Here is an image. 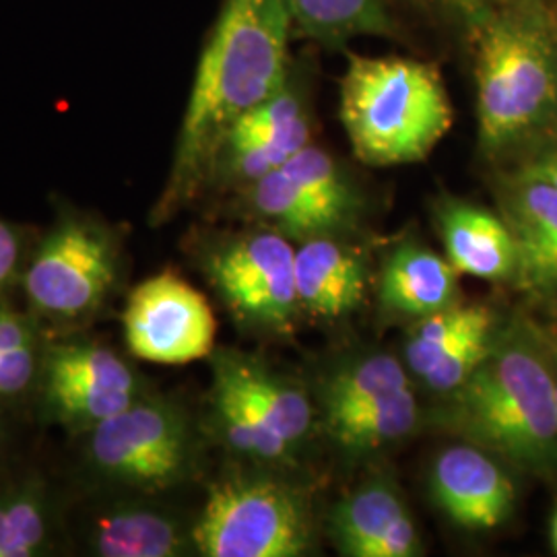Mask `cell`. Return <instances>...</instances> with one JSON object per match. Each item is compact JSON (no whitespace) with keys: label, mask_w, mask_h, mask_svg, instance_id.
Instances as JSON below:
<instances>
[{"label":"cell","mask_w":557,"mask_h":557,"mask_svg":"<svg viewBox=\"0 0 557 557\" xmlns=\"http://www.w3.org/2000/svg\"><path fill=\"white\" fill-rule=\"evenodd\" d=\"M294 36L289 0H223L197 64L172 168L151 223H168L205 193L221 140L292 77Z\"/></svg>","instance_id":"6da1fadb"},{"label":"cell","mask_w":557,"mask_h":557,"mask_svg":"<svg viewBox=\"0 0 557 557\" xmlns=\"http://www.w3.org/2000/svg\"><path fill=\"white\" fill-rule=\"evenodd\" d=\"M475 83L479 151L502 160L557 135V13L518 0L465 21Z\"/></svg>","instance_id":"7a4b0ae2"},{"label":"cell","mask_w":557,"mask_h":557,"mask_svg":"<svg viewBox=\"0 0 557 557\" xmlns=\"http://www.w3.org/2000/svg\"><path fill=\"white\" fill-rule=\"evenodd\" d=\"M446 397L442 419L467 442L522 473L557 478V370L533 322L498 324L487 356Z\"/></svg>","instance_id":"3957f363"},{"label":"cell","mask_w":557,"mask_h":557,"mask_svg":"<svg viewBox=\"0 0 557 557\" xmlns=\"http://www.w3.org/2000/svg\"><path fill=\"white\" fill-rule=\"evenodd\" d=\"M338 116L354 156L372 168L423 161L453 128V103L436 64L349 54Z\"/></svg>","instance_id":"277c9868"},{"label":"cell","mask_w":557,"mask_h":557,"mask_svg":"<svg viewBox=\"0 0 557 557\" xmlns=\"http://www.w3.org/2000/svg\"><path fill=\"white\" fill-rule=\"evenodd\" d=\"M122 271L124 244L114 225L60 202L50 230L25 260L20 283L38 322L81 329L100 317Z\"/></svg>","instance_id":"5b68a950"},{"label":"cell","mask_w":557,"mask_h":557,"mask_svg":"<svg viewBox=\"0 0 557 557\" xmlns=\"http://www.w3.org/2000/svg\"><path fill=\"white\" fill-rule=\"evenodd\" d=\"M193 545L202 557L306 556L314 545L310 496L273 473H225L207 492Z\"/></svg>","instance_id":"8992f818"},{"label":"cell","mask_w":557,"mask_h":557,"mask_svg":"<svg viewBox=\"0 0 557 557\" xmlns=\"http://www.w3.org/2000/svg\"><path fill=\"white\" fill-rule=\"evenodd\" d=\"M83 436L85 467L116 492L161 494L197 467L199 444L188 413L149 393Z\"/></svg>","instance_id":"52a82bcc"},{"label":"cell","mask_w":557,"mask_h":557,"mask_svg":"<svg viewBox=\"0 0 557 557\" xmlns=\"http://www.w3.org/2000/svg\"><path fill=\"white\" fill-rule=\"evenodd\" d=\"M199 264L244 331L292 333L299 314L296 248L285 236L264 227L221 234L200 246Z\"/></svg>","instance_id":"ba28073f"},{"label":"cell","mask_w":557,"mask_h":557,"mask_svg":"<svg viewBox=\"0 0 557 557\" xmlns=\"http://www.w3.org/2000/svg\"><path fill=\"white\" fill-rule=\"evenodd\" d=\"M34 388L44 421L81 436L147 393L139 372L119 351L91 338L44 345Z\"/></svg>","instance_id":"9c48e42d"},{"label":"cell","mask_w":557,"mask_h":557,"mask_svg":"<svg viewBox=\"0 0 557 557\" xmlns=\"http://www.w3.org/2000/svg\"><path fill=\"white\" fill-rule=\"evenodd\" d=\"M122 335L135 358L184 366L211 358L218 320L195 285L174 271H161L131 292L122 310Z\"/></svg>","instance_id":"30bf717a"},{"label":"cell","mask_w":557,"mask_h":557,"mask_svg":"<svg viewBox=\"0 0 557 557\" xmlns=\"http://www.w3.org/2000/svg\"><path fill=\"white\" fill-rule=\"evenodd\" d=\"M430 494L460 529L494 531L508 522L517 490L506 469L478 444L448 446L430 469Z\"/></svg>","instance_id":"8fae6325"},{"label":"cell","mask_w":557,"mask_h":557,"mask_svg":"<svg viewBox=\"0 0 557 557\" xmlns=\"http://www.w3.org/2000/svg\"><path fill=\"white\" fill-rule=\"evenodd\" d=\"M499 215L517 242V281L539 298L557 299V190L518 165L498 180Z\"/></svg>","instance_id":"7c38bea8"},{"label":"cell","mask_w":557,"mask_h":557,"mask_svg":"<svg viewBox=\"0 0 557 557\" xmlns=\"http://www.w3.org/2000/svg\"><path fill=\"white\" fill-rule=\"evenodd\" d=\"M338 554L349 557H416L423 554L418 527L397 487L374 479L338 499L329 517Z\"/></svg>","instance_id":"4fadbf2b"},{"label":"cell","mask_w":557,"mask_h":557,"mask_svg":"<svg viewBox=\"0 0 557 557\" xmlns=\"http://www.w3.org/2000/svg\"><path fill=\"white\" fill-rule=\"evenodd\" d=\"M211 370L213 382L238 395L296 450L308 440L314 411L310 397L294 380L278 374L262 359L236 349L213 351Z\"/></svg>","instance_id":"5bb4252c"},{"label":"cell","mask_w":557,"mask_h":557,"mask_svg":"<svg viewBox=\"0 0 557 557\" xmlns=\"http://www.w3.org/2000/svg\"><path fill=\"white\" fill-rule=\"evenodd\" d=\"M436 225L446 259L458 275L485 281L517 278V242L499 213L471 200L444 197L436 205Z\"/></svg>","instance_id":"9a60e30c"},{"label":"cell","mask_w":557,"mask_h":557,"mask_svg":"<svg viewBox=\"0 0 557 557\" xmlns=\"http://www.w3.org/2000/svg\"><path fill=\"white\" fill-rule=\"evenodd\" d=\"M368 264L361 252L335 236L301 242L296 250L299 310L320 322L351 317L368 292Z\"/></svg>","instance_id":"2e32d148"},{"label":"cell","mask_w":557,"mask_h":557,"mask_svg":"<svg viewBox=\"0 0 557 557\" xmlns=\"http://www.w3.org/2000/svg\"><path fill=\"white\" fill-rule=\"evenodd\" d=\"M85 547L98 557H178L193 545V527L145 502H112L94 510L83 527Z\"/></svg>","instance_id":"e0dca14e"},{"label":"cell","mask_w":557,"mask_h":557,"mask_svg":"<svg viewBox=\"0 0 557 557\" xmlns=\"http://www.w3.org/2000/svg\"><path fill=\"white\" fill-rule=\"evenodd\" d=\"M380 301L398 317L425 319L458 304V271L438 252L405 244L384 262Z\"/></svg>","instance_id":"ac0fdd59"},{"label":"cell","mask_w":557,"mask_h":557,"mask_svg":"<svg viewBox=\"0 0 557 557\" xmlns=\"http://www.w3.org/2000/svg\"><path fill=\"white\" fill-rule=\"evenodd\" d=\"M232 197L259 227L277 232L287 239L306 242L345 232L343 223L306 193L283 165Z\"/></svg>","instance_id":"d6986e66"},{"label":"cell","mask_w":557,"mask_h":557,"mask_svg":"<svg viewBox=\"0 0 557 557\" xmlns=\"http://www.w3.org/2000/svg\"><path fill=\"white\" fill-rule=\"evenodd\" d=\"M296 36L324 48L356 38L393 36V0H289Z\"/></svg>","instance_id":"ffe728a7"},{"label":"cell","mask_w":557,"mask_h":557,"mask_svg":"<svg viewBox=\"0 0 557 557\" xmlns=\"http://www.w3.org/2000/svg\"><path fill=\"white\" fill-rule=\"evenodd\" d=\"M54 535V502L41 479L29 475L0 485V557L46 556Z\"/></svg>","instance_id":"44dd1931"},{"label":"cell","mask_w":557,"mask_h":557,"mask_svg":"<svg viewBox=\"0 0 557 557\" xmlns=\"http://www.w3.org/2000/svg\"><path fill=\"white\" fill-rule=\"evenodd\" d=\"M209 405L213 434L234 455L260 467H285L296 462V448L230 388L213 382Z\"/></svg>","instance_id":"7402d4cb"},{"label":"cell","mask_w":557,"mask_h":557,"mask_svg":"<svg viewBox=\"0 0 557 557\" xmlns=\"http://www.w3.org/2000/svg\"><path fill=\"white\" fill-rule=\"evenodd\" d=\"M421 419L416 393L405 388L361 409L324 419L331 440L349 455H366L407 438Z\"/></svg>","instance_id":"603a6c76"},{"label":"cell","mask_w":557,"mask_h":557,"mask_svg":"<svg viewBox=\"0 0 557 557\" xmlns=\"http://www.w3.org/2000/svg\"><path fill=\"white\" fill-rule=\"evenodd\" d=\"M496 314L483 304H455L436 314L416 320L407 343L405 361L419 380L430 376L465 338L481 329L496 326Z\"/></svg>","instance_id":"cb8c5ba5"},{"label":"cell","mask_w":557,"mask_h":557,"mask_svg":"<svg viewBox=\"0 0 557 557\" xmlns=\"http://www.w3.org/2000/svg\"><path fill=\"white\" fill-rule=\"evenodd\" d=\"M411 388L407 368L393 356L372 354L345 363L324 380L322 409L324 419L361 409L380 398Z\"/></svg>","instance_id":"d4e9b609"},{"label":"cell","mask_w":557,"mask_h":557,"mask_svg":"<svg viewBox=\"0 0 557 557\" xmlns=\"http://www.w3.org/2000/svg\"><path fill=\"white\" fill-rule=\"evenodd\" d=\"M283 170L306 193L319 200L324 209H329L343 223L345 230L356 223L361 209L359 190L329 151L314 143H308L296 156L283 163Z\"/></svg>","instance_id":"484cf974"},{"label":"cell","mask_w":557,"mask_h":557,"mask_svg":"<svg viewBox=\"0 0 557 557\" xmlns=\"http://www.w3.org/2000/svg\"><path fill=\"white\" fill-rule=\"evenodd\" d=\"M40 322L0 304V400L36 386L41 361Z\"/></svg>","instance_id":"4316f807"},{"label":"cell","mask_w":557,"mask_h":557,"mask_svg":"<svg viewBox=\"0 0 557 557\" xmlns=\"http://www.w3.org/2000/svg\"><path fill=\"white\" fill-rule=\"evenodd\" d=\"M25 260V238L20 227L0 220V298L21 281Z\"/></svg>","instance_id":"83f0119b"},{"label":"cell","mask_w":557,"mask_h":557,"mask_svg":"<svg viewBox=\"0 0 557 557\" xmlns=\"http://www.w3.org/2000/svg\"><path fill=\"white\" fill-rule=\"evenodd\" d=\"M518 165L549 182L557 190V135L531 149Z\"/></svg>","instance_id":"f1b7e54d"},{"label":"cell","mask_w":557,"mask_h":557,"mask_svg":"<svg viewBox=\"0 0 557 557\" xmlns=\"http://www.w3.org/2000/svg\"><path fill=\"white\" fill-rule=\"evenodd\" d=\"M446 7H450L458 17H462V21H469L471 17H475L483 11H490V9H496L502 4H510V2H518V0H442Z\"/></svg>","instance_id":"f546056e"},{"label":"cell","mask_w":557,"mask_h":557,"mask_svg":"<svg viewBox=\"0 0 557 557\" xmlns=\"http://www.w3.org/2000/svg\"><path fill=\"white\" fill-rule=\"evenodd\" d=\"M541 331H543V337H545V343H547V347H549V354H552V358H554L557 366V333H554V331H545V329H541Z\"/></svg>","instance_id":"4dcf8cb0"},{"label":"cell","mask_w":557,"mask_h":557,"mask_svg":"<svg viewBox=\"0 0 557 557\" xmlns=\"http://www.w3.org/2000/svg\"><path fill=\"white\" fill-rule=\"evenodd\" d=\"M552 547H554V552L557 554V510L556 515H554V520H552Z\"/></svg>","instance_id":"1f68e13d"},{"label":"cell","mask_w":557,"mask_h":557,"mask_svg":"<svg viewBox=\"0 0 557 557\" xmlns=\"http://www.w3.org/2000/svg\"><path fill=\"white\" fill-rule=\"evenodd\" d=\"M554 7H556V13H557V2H554Z\"/></svg>","instance_id":"d6a6232c"},{"label":"cell","mask_w":557,"mask_h":557,"mask_svg":"<svg viewBox=\"0 0 557 557\" xmlns=\"http://www.w3.org/2000/svg\"><path fill=\"white\" fill-rule=\"evenodd\" d=\"M554 333H557V324H556V329H554Z\"/></svg>","instance_id":"836d02e7"},{"label":"cell","mask_w":557,"mask_h":557,"mask_svg":"<svg viewBox=\"0 0 557 557\" xmlns=\"http://www.w3.org/2000/svg\"><path fill=\"white\" fill-rule=\"evenodd\" d=\"M554 363H556V361H554ZM556 370H557V366H556Z\"/></svg>","instance_id":"e575fe53"}]
</instances>
